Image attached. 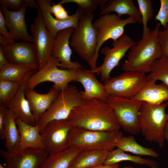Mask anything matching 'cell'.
Returning <instances> with one entry per match:
<instances>
[{"mask_svg":"<svg viewBox=\"0 0 168 168\" xmlns=\"http://www.w3.org/2000/svg\"><path fill=\"white\" fill-rule=\"evenodd\" d=\"M67 119L73 127L90 130L112 131L121 128L110 106L97 99L86 100L75 107Z\"/></svg>","mask_w":168,"mask_h":168,"instance_id":"6da1fadb","label":"cell"},{"mask_svg":"<svg viewBox=\"0 0 168 168\" xmlns=\"http://www.w3.org/2000/svg\"><path fill=\"white\" fill-rule=\"evenodd\" d=\"M30 30L34 39L38 62V70L47 63L52 54L55 38L47 28L39 8L31 25Z\"/></svg>","mask_w":168,"mask_h":168,"instance_id":"4fadbf2b","label":"cell"},{"mask_svg":"<svg viewBox=\"0 0 168 168\" xmlns=\"http://www.w3.org/2000/svg\"><path fill=\"white\" fill-rule=\"evenodd\" d=\"M8 168H39L49 154L44 148L0 151Z\"/></svg>","mask_w":168,"mask_h":168,"instance_id":"5bb4252c","label":"cell"},{"mask_svg":"<svg viewBox=\"0 0 168 168\" xmlns=\"http://www.w3.org/2000/svg\"><path fill=\"white\" fill-rule=\"evenodd\" d=\"M44 21L47 28L55 38L60 31L70 28L77 29L81 17L84 15L78 8L70 19L64 21L56 19L52 16L49 10V6L51 5L50 0H37Z\"/></svg>","mask_w":168,"mask_h":168,"instance_id":"d6986e66","label":"cell"},{"mask_svg":"<svg viewBox=\"0 0 168 168\" xmlns=\"http://www.w3.org/2000/svg\"></svg>","mask_w":168,"mask_h":168,"instance_id":"681fc988","label":"cell"},{"mask_svg":"<svg viewBox=\"0 0 168 168\" xmlns=\"http://www.w3.org/2000/svg\"><path fill=\"white\" fill-rule=\"evenodd\" d=\"M74 29L70 28L59 32L55 39L52 56L60 63V67L64 69L82 68L77 61L72 62V51L69 46V39Z\"/></svg>","mask_w":168,"mask_h":168,"instance_id":"e0dca14e","label":"cell"},{"mask_svg":"<svg viewBox=\"0 0 168 168\" xmlns=\"http://www.w3.org/2000/svg\"><path fill=\"white\" fill-rule=\"evenodd\" d=\"M14 114L7 109L4 126V134L5 139V147L9 151L18 149L20 136Z\"/></svg>","mask_w":168,"mask_h":168,"instance_id":"484cf974","label":"cell"},{"mask_svg":"<svg viewBox=\"0 0 168 168\" xmlns=\"http://www.w3.org/2000/svg\"><path fill=\"white\" fill-rule=\"evenodd\" d=\"M142 103L138 115L140 132L146 140L156 143L162 148L165 140L163 130L168 119V113L166 112L168 102L158 105Z\"/></svg>","mask_w":168,"mask_h":168,"instance_id":"277c9868","label":"cell"},{"mask_svg":"<svg viewBox=\"0 0 168 168\" xmlns=\"http://www.w3.org/2000/svg\"><path fill=\"white\" fill-rule=\"evenodd\" d=\"M147 79L138 93L132 99L152 105L160 104L168 100V86L163 83Z\"/></svg>","mask_w":168,"mask_h":168,"instance_id":"7402d4cb","label":"cell"},{"mask_svg":"<svg viewBox=\"0 0 168 168\" xmlns=\"http://www.w3.org/2000/svg\"><path fill=\"white\" fill-rule=\"evenodd\" d=\"M161 24L158 23L154 29L142 37L132 46L123 63L122 69L125 72L135 71L150 73L154 61L162 57L158 39Z\"/></svg>","mask_w":168,"mask_h":168,"instance_id":"7a4b0ae2","label":"cell"},{"mask_svg":"<svg viewBox=\"0 0 168 168\" xmlns=\"http://www.w3.org/2000/svg\"><path fill=\"white\" fill-rule=\"evenodd\" d=\"M54 15L56 19L62 21L69 20L73 16V14L71 16L69 15L63 7Z\"/></svg>","mask_w":168,"mask_h":168,"instance_id":"ab89813d","label":"cell"},{"mask_svg":"<svg viewBox=\"0 0 168 168\" xmlns=\"http://www.w3.org/2000/svg\"><path fill=\"white\" fill-rule=\"evenodd\" d=\"M162 54V57H168V24L162 30H160L158 36Z\"/></svg>","mask_w":168,"mask_h":168,"instance_id":"d590c367","label":"cell"},{"mask_svg":"<svg viewBox=\"0 0 168 168\" xmlns=\"http://www.w3.org/2000/svg\"><path fill=\"white\" fill-rule=\"evenodd\" d=\"M137 44L129 36L124 34L112 43V48L104 46L101 49V54L104 55L102 64L91 72L100 74L101 80L104 82L110 77L112 71L119 65L121 60L127 52Z\"/></svg>","mask_w":168,"mask_h":168,"instance_id":"8fae6325","label":"cell"},{"mask_svg":"<svg viewBox=\"0 0 168 168\" xmlns=\"http://www.w3.org/2000/svg\"><path fill=\"white\" fill-rule=\"evenodd\" d=\"M116 147L125 152H129L137 156H149L155 158L159 156V154L152 149L138 144L133 136H123L118 141Z\"/></svg>","mask_w":168,"mask_h":168,"instance_id":"f1b7e54d","label":"cell"},{"mask_svg":"<svg viewBox=\"0 0 168 168\" xmlns=\"http://www.w3.org/2000/svg\"><path fill=\"white\" fill-rule=\"evenodd\" d=\"M147 78L148 80L160 81L168 86V57H162L154 61Z\"/></svg>","mask_w":168,"mask_h":168,"instance_id":"4dcf8cb0","label":"cell"},{"mask_svg":"<svg viewBox=\"0 0 168 168\" xmlns=\"http://www.w3.org/2000/svg\"><path fill=\"white\" fill-rule=\"evenodd\" d=\"M27 8L24 4L20 10L15 11H10L7 7L1 5L0 11L3 16L6 26L15 41L21 40L33 43V38L28 33L25 20Z\"/></svg>","mask_w":168,"mask_h":168,"instance_id":"2e32d148","label":"cell"},{"mask_svg":"<svg viewBox=\"0 0 168 168\" xmlns=\"http://www.w3.org/2000/svg\"><path fill=\"white\" fill-rule=\"evenodd\" d=\"M16 122L20 136V141L18 150L27 148L43 149L40 129L37 124L29 125L17 119Z\"/></svg>","mask_w":168,"mask_h":168,"instance_id":"603a6c76","label":"cell"},{"mask_svg":"<svg viewBox=\"0 0 168 168\" xmlns=\"http://www.w3.org/2000/svg\"><path fill=\"white\" fill-rule=\"evenodd\" d=\"M138 8L142 17L143 25L142 37L146 35L150 31L147 24L153 16L152 2L151 0H137Z\"/></svg>","mask_w":168,"mask_h":168,"instance_id":"836d02e7","label":"cell"},{"mask_svg":"<svg viewBox=\"0 0 168 168\" xmlns=\"http://www.w3.org/2000/svg\"><path fill=\"white\" fill-rule=\"evenodd\" d=\"M101 9L99 14L100 16L115 12L119 16L128 15L137 22L142 23L139 9L134 5L132 0H107L105 6Z\"/></svg>","mask_w":168,"mask_h":168,"instance_id":"cb8c5ba5","label":"cell"},{"mask_svg":"<svg viewBox=\"0 0 168 168\" xmlns=\"http://www.w3.org/2000/svg\"><path fill=\"white\" fill-rule=\"evenodd\" d=\"M0 34L5 37L8 43H13L15 42L6 26L4 18L1 11H0Z\"/></svg>","mask_w":168,"mask_h":168,"instance_id":"74e56055","label":"cell"},{"mask_svg":"<svg viewBox=\"0 0 168 168\" xmlns=\"http://www.w3.org/2000/svg\"><path fill=\"white\" fill-rule=\"evenodd\" d=\"M30 77L22 82L16 93L5 105L14 114L16 119L34 126L36 125L35 120L25 92L26 83Z\"/></svg>","mask_w":168,"mask_h":168,"instance_id":"ffe728a7","label":"cell"},{"mask_svg":"<svg viewBox=\"0 0 168 168\" xmlns=\"http://www.w3.org/2000/svg\"><path fill=\"white\" fill-rule=\"evenodd\" d=\"M8 62L5 55L2 46H0V69L7 64Z\"/></svg>","mask_w":168,"mask_h":168,"instance_id":"60d3db41","label":"cell"},{"mask_svg":"<svg viewBox=\"0 0 168 168\" xmlns=\"http://www.w3.org/2000/svg\"><path fill=\"white\" fill-rule=\"evenodd\" d=\"M120 165L119 163L108 165L105 164H101L91 168H119Z\"/></svg>","mask_w":168,"mask_h":168,"instance_id":"7bdbcfd3","label":"cell"},{"mask_svg":"<svg viewBox=\"0 0 168 168\" xmlns=\"http://www.w3.org/2000/svg\"><path fill=\"white\" fill-rule=\"evenodd\" d=\"M7 108L5 105H0V138L5 139L4 134V126Z\"/></svg>","mask_w":168,"mask_h":168,"instance_id":"f35d334b","label":"cell"},{"mask_svg":"<svg viewBox=\"0 0 168 168\" xmlns=\"http://www.w3.org/2000/svg\"><path fill=\"white\" fill-rule=\"evenodd\" d=\"M60 65L58 61L52 56L43 68L28 78L25 88L34 89L41 83L51 82L62 90L66 88L70 82H75L78 69H61L58 68Z\"/></svg>","mask_w":168,"mask_h":168,"instance_id":"ba28073f","label":"cell"},{"mask_svg":"<svg viewBox=\"0 0 168 168\" xmlns=\"http://www.w3.org/2000/svg\"><path fill=\"white\" fill-rule=\"evenodd\" d=\"M61 90L59 86L54 84L47 93L43 94L38 93L34 89L25 88L26 97L29 102L36 124L50 107Z\"/></svg>","mask_w":168,"mask_h":168,"instance_id":"ac0fdd59","label":"cell"},{"mask_svg":"<svg viewBox=\"0 0 168 168\" xmlns=\"http://www.w3.org/2000/svg\"><path fill=\"white\" fill-rule=\"evenodd\" d=\"M0 4L15 11L20 10L24 5V0H0Z\"/></svg>","mask_w":168,"mask_h":168,"instance_id":"8d00e7d4","label":"cell"},{"mask_svg":"<svg viewBox=\"0 0 168 168\" xmlns=\"http://www.w3.org/2000/svg\"><path fill=\"white\" fill-rule=\"evenodd\" d=\"M164 138L166 140L168 138V119L165 124L163 132Z\"/></svg>","mask_w":168,"mask_h":168,"instance_id":"ee69618b","label":"cell"},{"mask_svg":"<svg viewBox=\"0 0 168 168\" xmlns=\"http://www.w3.org/2000/svg\"><path fill=\"white\" fill-rule=\"evenodd\" d=\"M123 133L119 130L104 131L92 130L73 127L67 138L68 147L79 148L82 151L104 150L114 149Z\"/></svg>","mask_w":168,"mask_h":168,"instance_id":"3957f363","label":"cell"},{"mask_svg":"<svg viewBox=\"0 0 168 168\" xmlns=\"http://www.w3.org/2000/svg\"><path fill=\"white\" fill-rule=\"evenodd\" d=\"M75 82H80L83 86L86 100L97 99L107 102L110 96L107 93L104 84L98 81L94 73L90 70L78 69Z\"/></svg>","mask_w":168,"mask_h":168,"instance_id":"44dd1931","label":"cell"},{"mask_svg":"<svg viewBox=\"0 0 168 168\" xmlns=\"http://www.w3.org/2000/svg\"><path fill=\"white\" fill-rule=\"evenodd\" d=\"M159 10L155 16V20L159 21L163 28L168 24V0H160Z\"/></svg>","mask_w":168,"mask_h":168,"instance_id":"e575fe53","label":"cell"},{"mask_svg":"<svg viewBox=\"0 0 168 168\" xmlns=\"http://www.w3.org/2000/svg\"><path fill=\"white\" fill-rule=\"evenodd\" d=\"M93 14H84L71 36L70 45L89 64L95 55L97 44V31L93 25Z\"/></svg>","mask_w":168,"mask_h":168,"instance_id":"52a82bcc","label":"cell"},{"mask_svg":"<svg viewBox=\"0 0 168 168\" xmlns=\"http://www.w3.org/2000/svg\"><path fill=\"white\" fill-rule=\"evenodd\" d=\"M2 47L9 63L25 66L35 71L38 69V62L33 43L14 42L8 43Z\"/></svg>","mask_w":168,"mask_h":168,"instance_id":"9a60e30c","label":"cell"},{"mask_svg":"<svg viewBox=\"0 0 168 168\" xmlns=\"http://www.w3.org/2000/svg\"><path fill=\"white\" fill-rule=\"evenodd\" d=\"M107 0H62L59 3L61 4L68 3L76 4L84 14H93L98 6L100 7V9L105 5Z\"/></svg>","mask_w":168,"mask_h":168,"instance_id":"d6a6232c","label":"cell"},{"mask_svg":"<svg viewBox=\"0 0 168 168\" xmlns=\"http://www.w3.org/2000/svg\"><path fill=\"white\" fill-rule=\"evenodd\" d=\"M147 80L144 72L127 71L110 77L104 82L107 93L110 96L131 99L140 91Z\"/></svg>","mask_w":168,"mask_h":168,"instance_id":"30bf717a","label":"cell"},{"mask_svg":"<svg viewBox=\"0 0 168 168\" xmlns=\"http://www.w3.org/2000/svg\"><path fill=\"white\" fill-rule=\"evenodd\" d=\"M37 71L23 65L9 63L0 69V80L20 82Z\"/></svg>","mask_w":168,"mask_h":168,"instance_id":"f546056e","label":"cell"},{"mask_svg":"<svg viewBox=\"0 0 168 168\" xmlns=\"http://www.w3.org/2000/svg\"><path fill=\"white\" fill-rule=\"evenodd\" d=\"M109 152L89 150L81 152L69 168H91L104 163Z\"/></svg>","mask_w":168,"mask_h":168,"instance_id":"4316f807","label":"cell"},{"mask_svg":"<svg viewBox=\"0 0 168 168\" xmlns=\"http://www.w3.org/2000/svg\"><path fill=\"white\" fill-rule=\"evenodd\" d=\"M136 22L131 17L123 19L115 14L101 16L93 22L97 31V44L94 57L88 64L91 70H94L97 67L96 62L99 56V52L104 43L110 39L115 41L124 34L126 25Z\"/></svg>","mask_w":168,"mask_h":168,"instance_id":"8992f818","label":"cell"},{"mask_svg":"<svg viewBox=\"0 0 168 168\" xmlns=\"http://www.w3.org/2000/svg\"><path fill=\"white\" fill-rule=\"evenodd\" d=\"M0 168H8V167H4L3 166H2V165L0 164Z\"/></svg>","mask_w":168,"mask_h":168,"instance_id":"7dc6e473","label":"cell"},{"mask_svg":"<svg viewBox=\"0 0 168 168\" xmlns=\"http://www.w3.org/2000/svg\"><path fill=\"white\" fill-rule=\"evenodd\" d=\"M84 92L77 87L69 85L61 90L49 109L40 119L38 125L40 131L49 122L67 119L73 109L85 100Z\"/></svg>","mask_w":168,"mask_h":168,"instance_id":"5b68a950","label":"cell"},{"mask_svg":"<svg viewBox=\"0 0 168 168\" xmlns=\"http://www.w3.org/2000/svg\"><path fill=\"white\" fill-rule=\"evenodd\" d=\"M123 161H130L151 168H157L158 166L157 163L153 160L143 158L139 156L132 155L118 148L109 152L104 164L112 165Z\"/></svg>","mask_w":168,"mask_h":168,"instance_id":"83f0119b","label":"cell"},{"mask_svg":"<svg viewBox=\"0 0 168 168\" xmlns=\"http://www.w3.org/2000/svg\"><path fill=\"white\" fill-rule=\"evenodd\" d=\"M8 42L6 38L3 35L0 34V45L4 46L6 45Z\"/></svg>","mask_w":168,"mask_h":168,"instance_id":"f6af8a7d","label":"cell"},{"mask_svg":"<svg viewBox=\"0 0 168 168\" xmlns=\"http://www.w3.org/2000/svg\"><path fill=\"white\" fill-rule=\"evenodd\" d=\"M35 72L29 74L20 82L0 80V105H5L13 96L24 80Z\"/></svg>","mask_w":168,"mask_h":168,"instance_id":"1f68e13d","label":"cell"},{"mask_svg":"<svg viewBox=\"0 0 168 168\" xmlns=\"http://www.w3.org/2000/svg\"><path fill=\"white\" fill-rule=\"evenodd\" d=\"M73 126L67 119L49 122L40 131L42 143L49 155L67 149L68 134Z\"/></svg>","mask_w":168,"mask_h":168,"instance_id":"7c38bea8","label":"cell"},{"mask_svg":"<svg viewBox=\"0 0 168 168\" xmlns=\"http://www.w3.org/2000/svg\"><path fill=\"white\" fill-rule=\"evenodd\" d=\"M24 3L26 6L35 9H39V7L36 2L34 0H24Z\"/></svg>","mask_w":168,"mask_h":168,"instance_id":"b9f144b4","label":"cell"},{"mask_svg":"<svg viewBox=\"0 0 168 168\" xmlns=\"http://www.w3.org/2000/svg\"><path fill=\"white\" fill-rule=\"evenodd\" d=\"M119 168H135L134 167L130 166H123L122 167H119Z\"/></svg>","mask_w":168,"mask_h":168,"instance_id":"bcb514c9","label":"cell"},{"mask_svg":"<svg viewBox=\"0 0 168 168\" xmlns=\"http://www.w3.org/2000/svg\"><path fill=\"white\" fill-rule=\"evenodd\" d=\"M168 142V138L166 140Z\"/></svg>","mask_w":168,"mask_h":168,"instance_id":"c3c4849f","label":"cell"},{"mask_svg":"<svg viewBox=\"0 0 168 168\" xmlns=\"http://www.w3.org/2000/svg\"><path fill=\"white\" fill-rule=\"evenodd\" d=\"M82 151L77 147H70L63 151L49 155L39 168H69Z\"/></svg>","mask_w":168,"mask_h":168,"instance_id":"d4e9b609","label":"cell"},{"mask_svg":"<svg viewBox=\"0 0 168 168\" xmlns=\"http://www.w3.org/2000/svg\"><path fill=\"white\" fill-rule=\"evenodd\" d=\"M107 102L112 109L120 128L133 135L140 132L138 115L142 102L110 96Z\"/></svg>","mask_w":168,"mask_h":168,"instance_id":"9c48e42d","label":"cell"}]
</instances>
